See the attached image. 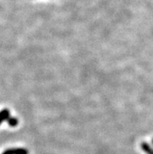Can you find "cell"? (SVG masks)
Returning a JSON list of instances; mask_svg holds the SVG:
<instances>
[{"label":"cell","instance_id":"1","mask_svg":"<svg viewBox=\"0 0 153 154\" xmlns=\"http://www.w3.org/2000/svg\"><path fill=\"white\" fill-rule=\"evenodd\" d=\"M2 154H28V151L24 148L9 149L4 151Z\"/></svg>","mask_w":153,"mask_h":154},{"label":"cell","instance_id":"2","mask_svg":"<svg viewBox=\"0 0 153 154\" xmlns=\"http://www.w3.org/2000/svg\"><path fill=\"white\" fill-rule=\"evenodd\" d=\"M10 117V110L7 109H2L0 111V125L2 122L5 121H7V119Z\"/></svg>","mask_w":153,"mask_h":154},{"label":"cell","instance_id":"3","mask_svg":"<svg viewBox=\"0 0 153 154\" xmlns=\"http://www.w3.org/2000/svg\"><path fill=\"white\" fill-rule=\"evenodd\" d=\"M141 147H142V150L145 152H146L147 154H153V149L150 146L148 143H145V142H143L141 144Z\"/></svg>","mask_w":153,"mask_h":154},{"label":"cell","instance_id":"4","mask_svg":"<svg viewBox=\"0 0 153 154\" xmlns=\"http://www.w3.org/2000/svg\"><path fill=\"white\" fill-rule=\"evenodd\" d=\"M7 123L10 127H16L18 125V120L16 117H10L7 119Z\"/></svg>","mask_w":153,"mask_h":154},{"label":"cell","instance_id":"5","mask_svg":"<svg viewBox=\"0 0 153 154\" xmlns=\"http://www.w3.org/2000/svg\"><path fill=\"white\" fill-rule=\"evenodd\" d=\"M152 144H153V139H152Z\"/></svg>","mask_w":153,"mask_h":154}]
</instances>
